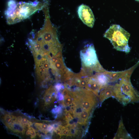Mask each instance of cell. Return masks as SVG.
<instances>
[{
  "label": "cell",
  "mask_w": 139,
  "mask_h": 139,
  "mask_svg": "<svg viewBox=\"0 0 139 139\" xmlns=\"http://www.w3.org/2000/svg\"><path fill=\"white\" fill-rule=\"evenodd\" d=\"M130 36L128 32L117 24L111 26L104 34V37L110 41L114 48L127 54L131 50L128 45Z\"/></svg>",
  "instance_id": "cell-4"
},
{
  "label": "cell",
  "mask_w": 139,
  "mask_h": 139,
  "mask_svg": "<svg viewBox=\"0 0 139 139\" xmlns=\"http://www.w3.org/2000/svg\"><path fill=\"white\" fill-rule=\"evenodd\" d=\"M62 111V109L61 107L58 106L53 108L51 110L52 113L53 114H59L61 113Z\"/></svg>",
  "instance_id": "cell-15"
},
{
  "label": "cell",
  "mask_w": 139,
  "mask_h": 139,
  "mask_svg": "<svg viewBox=\"0 0 139 139\" xmlns=\"http://www.w3.org/2000/svg\"><path fill=\"white\" fill-rule=\"evenodd\" d=\"M69 130L71 136H74L77 133V130L75 128L70 127Z\"/></svg>",
  "instance_id": "cell-18"
},
{
  "label": "cell",
  "mask_w": 139,
  "mask_h": 139,
  "mask_svg": "<svg viewBox=\"0 0 139 139\" xmlns=\"http://www.w3.org/2000/svg\"><path fill=\"white\" fill-rule=\"evenodd\" d=\"M105 72L96 73L90 76L97 81L101 86L102 89L110 83L108 77Z\"/></svg>",
  "instance_id": "cell-11"
},
{
  "label": "cell",
  "mask_w": 139,
  "mask_h": 139,
  "mask_svg": "<svg viewBox=\"0 0 139 139\" xmlns=\"http://www.w3.org/2000/svg\"><path fill=\"white\" fill-rule=\"evenodd\" d=\"M131 75L127 74L114 85V98L124 106L139 102V92L132 84L130 79Z\"/></svg>",
  "instance_id": "cell-3"
},
{
  "label": "cell",
  "mask_w": 139,
  "mask_h": 139,
  "mask_svg": "<svg viewBox=\"0 0 139 139\" xmlns=\"http://www.w3.org/2000/svg\"><path fill=\"white\" fill-rule=\"evenodd\" d=\"M48 59L51 71L56 79L65 82L70 80L73 77L74 74L65 66L61 51Z\"/></svg>",
  "instance_id": "cell-6"
},
{
  "label": "cell",
  "mask_w": 139,
  "mask_h": 139,
  "mask_svg": "<svg viewBox=\"0 0 139 139\" xmlns=\"http://www.w3.org/2000/svg\"><path fill=\"white\" fill-rule=\"evenodd\" d=\"M85 88L93 92L98 97L99 93L102 89L99 83L91 76L89 77L88 82Z\"/></svg>",
  "instance_id": "cell-13"
},
{
  "label": "cell",
  "mask_w": 139,
  "mask_h": 139,
  "mask_svg": "<svg viewBox=\"0 0 139 139\" xmlns=\"http://www.w3.org/2000/svg\"><path fill=\"white\" fill-rule=\"evenodd\" d=\"M132 138L131 136L126 129L121 118L119 121L117 131L113 139Z\"/></svg>",
  "instance_id": "cell-12"
},
{
  "label": "cell",
  "mask_w": 139,
  "mask_h": 139,
  "mask_svg": "<svg viewBox=\"0 0 139 139\" xmlns=\"http://www.w3.org/2000/svg\"><path fill=\"white\" fill-rule=\"evenodd\" d=\"M54 87L56 90L57 91H59L61 90H63L64 88V86L61 83H58L55 85Z\"/></svg>",
  "instance_id": "cell-17"
},
{
  "label": "cell",
  "mask_w": 139,
  "mask_h": 139,
  "mask_svg": "<svg viewBox=\"0 0 139 139\" xmlns=\"http://www.w3.org/2000/svg\"><path fill=\"white\" fill-rule=\"evenodd\" d=\"M139 65V60L134 65L127 70L117 72L106 70L105 72L108 77L110 83L114 82L120 79L127 74H132L134 70Z\"/></svg>",
  "instance_id": "cell-9"
},
{
  "label": "cell",
  "mask_w": 139,
  "mask_h": 139,
  "mask_svg": "<svg viewBox=\"0 0 139 139\" xmlns=\"http://www.w3.org/2000/svg\"><path fill=\"white\" fill-rule=\"evenodd\" d=\"M96 96L87 89L80 88L79 90V99L76 101L77 103L84 110L91 112L97 104Z\"/></svg>",
  "instance_id": "cell-7"
},
{
  "label": "cell",
  "mask_w": 139,
  "mask_h": 139,
  "mask_svg": "<svg viewBox=\"0 0 139 139\" xmlns=\"http://www.w3.org/2000/svg\"><path fill=\"white\" fill-rule=\"evenodd\" d=\"M78 16L82 21L87 26L92 28L95 18L92 12L88 6L82 4L78 8Z\"/></svg>",
  "instance_id": "cell-8"
},
{
  "label": "cell",
  "mask_w": 139,
  "mask_h": 139,
  "mask_svg": "<svg viewBox=\"0 0 139 139\" xmlns=\"http://www.w3.org/2000/svg\"><path fill=\"white\" fill-rule=\"evenodd\" d=\"M39 3L36 1L31 3L21 2L16 4L15 1L10 0L5 13L8 23L14 24L28 18L42 7L43 5Z\"/></svg>",
  "instance_id": "cell-2"
},
{
  "label": "cell",
  "mask_w": 139,
  "mask_h": 139,
  "mask_svg": "<svg viewBox=\"0 0 139 139\" xmlns=\"http://www.w3.org/2000/svg\"><path fill=\"white\" fill-rule=\"evenodd\" d=\"M51 28L46 21L42 29L30 39L35 53L43 56L51 57L61 51V45Z\"/></svg>",
  "instance_id": "cell-1"
},
{
  "label": "cell",
  "mask_w": 139,
  "mask_h": 139,
  "mask_svg": "<svg viewBox=\"0 0 139 139\" xmlns=\"http://www.w3.org/2000/svg\"><path fill=\"white\" fill-rule=\"evenodd\" d=\"M65 117L64 119L67 122H68L73 119L72 115L68 111H65Z\"/></svg>",
  "instance_id": "cell-16"
},
{
  "label": "cell",
  "mask_w": 139,
  "mask_h": 139,
  "mask_svg": "<svg viewBox=\"0 0 139 139\" xmlns=\"http://www.w3.org/2000/svg\"><path fill=\"white\" fill-rule=\"evenodd\" d=\"M80 54L82 67L91 69L95 73L106 71L99 62L93 44L85 45L84 49L80 51Z\"/></svg>",
  "instance_id": "cell-5"
},
{
  "label": "cell",
  "mask_w": 139,
  "mask_h": 139,
  "mask_svg": "<svg viewBox=\"0 0 139 139\" xmlns=\"http://www.w3.org/2000/svg\"><path fill=\"white\" fill-rule=\"evenodd\" d=\"M60 126L62 131V135H65L67 136H71L69 129L68 128L60 125Z\"/></svg>",
  "instance_id": "cell-14"
},
{
  "label": "cell",
  "mask_w": 139,
  "mask_h": 139,
  "mask_svg": "<svg viewBox=\"0 0 139 139\" xmlns=\"http://www.w3.org/2000/svg\"><path fill=\"white\" fill-rule=\"evenodd\" d=\"M99 93L98 97L101 103L110 97L114 98V85L108 84L101 90Z\"/></svg>",
  "instance_id": "cell-10"
}]
</instances>
